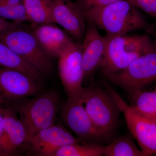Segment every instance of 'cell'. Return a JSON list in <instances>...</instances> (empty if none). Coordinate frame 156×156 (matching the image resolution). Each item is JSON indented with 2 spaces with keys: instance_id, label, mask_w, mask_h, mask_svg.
I'll list each match as a JSON object with an SVG mask.
<instances>
[{
  "instance_id": "obj_3",
  "label": "cell",
  "mask_w": 156,
  "mask_h": 156,
  "mask_svg": "<svg viewBox=\"0 0 156 156\" xmlns=\"http://www.w3.org/2000/svg\"><path fill=\"white\" fill-rule=\"evenodd\" d=\"M106 44L100 66L105 76L125 69L141 55L155 48L146 35H122L105 37Z\"/></svg>"
},
{
  "instance_id": "obj_27",
  "label": "cell",
  "mask_w": 156,
  "mask_h": 156,
  "mask_svg": "<svg viewBox=\"0 0 156 156\" xmlns=\"http://www.w3.org/2000/svg\"><path fill=\"white\" fill-rule=\"evenodd\" d=\"M128 1H129V2H130L132 3V4L134 5V2H135V0H128Z\"/></svg>"
},
{
  "instance_id": "obj_9",
  "label": "cell",
  "mask_w": 156,
  "mask_h": 156,
  "mask_svg": "<svg viewBox=\"0 0 156 156\" xmlns=\"http://www.w3.org/2000/svg\"><path fill=\"white\" fill-rule=\"evenodd\" d=\"M58 112L64 125L84 143L101 144L110 137L94 125L82 101L66 100L61 104Z\"/></svg>"
},
{
  "instance_id": "obj_23",
  "label": "cell",
  "mask_w": 156,
  "mask_h": 156,
  "mask_svg": "<svg viewBox=\"0 0 156 156\" xmlns=\"http://www.w3.org/2000/svg\"><path fill=\"white\" fill-rule=\"evenodd\" d=\"M134 5L156 19V0H135Z\"/></svg>"
},
{
  "instance_id": "obj_4",
  "label": "cell",
  "mask_w": 156,
  "mask_h": 156,
  "mask_svg": "<svg viewBox=\"0 0 156 156\" xmlns=\"http://www.w3.org/2000/svg\"><path fill=\"white\" fill-rule=\"evenodd\" d=\"M0 41L31 65L44 77L52 74L51 58L42 49L31 27H25L20 23L2 34Z\"/></svg>"
},
{
  "instance_id": "obj_20",
  "label": "cell",
  "mask_w": 156,
  "mask_h": 156,
  "mask_svg": "<svg viewBox=\"0 0 156 156\" xmlns=\"http://www.w3.org/2000/svg\"><path fill=\"white\" fill-rule=\"evenodd\" d=\"M104 147L96 144H68L60 147L54 156H101L103 155Z\"/></svg>"
},
{
  "instance_id": "obj_18",
  "label": "cell",
  "mask_w": 156,
  "mask_h": 156,
  "mask_svg": "<svg viewBox=\"0 0 156 156\" xmlns=\"http://www.w3.org/2000/svg\"><path fill=\"white\" fill-rule=\"evenodd\" d=\"M103 155L105 156H143L130 136L117 138L104 147Z\"/></svg>"
},
{
  "instance_id": "obj_14",
  "label": "cell",
  "mask_w": 156,
  "mask_h": 156,
  "mask_svg": "<svg viewBox=\"0 0 156 156\" xmlns=\"http://www.w3.org/2000/svg\"><path fill=\"white\" fill-rule=\"evenodd\" d=\"M105 37L101 35L98 29L87 22L82 49V65L84 71L83 83L90 80L100 68L105 51Z\"/></svg>"
},
{
  "instance_id": "obj_6",
  "label": "cell",
  "mask_w": 156,
  "mask_h": 156,
  "mask_svg": "<svg viewBox=\"0 0 156 156\" xmlns=\"http://www.w3.org/2000/svg\"><path fill=\"white\" fill-rule=\"evenodd\" d=\"M105 89L110 93L124 115L129 131L138 143L143 156L156 154V119L140 112L124 101L108 83Z\"/></svg>"
},
{
  "instance_id": "obj_21",
  "label": "cell",
  "mask_w": 156,
  "mask_h": 156,
  "mask_svg": "<svg viewBox=\"0 0 156 156\" xmlns=\"http://www.w3.org/2000/svg\"><path fill=\"white\" fill-rule=\"evenodd\" d=\"M0 17L3 19L22 23L27 21V16L23 4L16 6L9 5L0 3Z\"/></svg>"
},
{
  "instance_id": "obj_25",
  "label": "cell",
  "mask_w": 156,
  "mask_h": 156,
  "mask_svg": "<svg viewBox=\"0 0 156 156\" xmlns=\"http://www.w3.org/2000/svg\"><path fill=\"white\" fill-rule=\"evenodd\" d=\"M5 105L0 102V136L2 134L3 131V122L4 118V108Z\"/></svg>"
},
{
  "instance_id": "obj_1",
  "label": "cell",
  "mask_w": 156,
  "mask_h": 156,
  "mask_svg": "<svg viewBox=\"0 0 156 156\" xmlns=\"http://www.w3.org/2000/svg\"><path fill=\"white\" fill-rule=\"evenodd\" d=\"M87 22L109 36L146 29L147 24L137 8L128 0H119L83 12Z\"/></svg>"
},
{
  "instance_id": "obj_16",
  "label": "cell",
  "mask_w": 156,
  "mask_h": 156,
  "mask_svg": "<svg viewBox=\"0 0 156 156\" xmlns=\"http://www.w3.org/2000/svg\"><path fill=\"white\" fill-rule=\"evenodd\" d=\"M0 67L17 70L42 83L44 79L38 71L0 41Z\"/></svg>"
},
{
  "instance_id": "obj_22",
  "label": "cell",
  "mask_w": 156,
  "mask_h": 156,
  "mask_svg": "<svg viewBox=\"0 0 156 156\" xmlns=\"http://www.w3.org/2000/svg\"><path fill=\"white\" fill-rule=\"evenodd\" d=\"M119 0H76L75 2L82 12L101 7Z\"/></svg>"
},
{
  "instance_id": "obj_11",
  "label": "cell",
  "mask_w": 156,
  "mask_h": 156,
  "mask_svg": "<svg viewBox=\"0 0 156 156\" xmlns=\"http://www.w3.org/2000/svg\"><path fill=\"white\" fill-rule=\"evenodd\" d=\"M44 90L42 83L26 74L0 67V102L11 105L25 98L37 95Z\"/></svg>"
},
{
  "instance_id": "obj_28",
  "label": "cell",
  "mask_w": 156,
  "mask_h": 156,
  "mask_svg": "<svg viewBox=\"0 0 156 156\" xmlns=\"http://www.w3.org/2000/svg\"><path fill=\"white\" fill-rule=\"evenodd\" d=\"M154 155H155V156H156V154H155Z\"/></svg>"
},
{
  "instance_id": "obj_24",
  "label": "cell",
  "mask_w": 156,
  "mask_h": 156,
  "mask_svg": "<svg viewBox=\"0 0 156 156\" xmlns=\"http://www.w3.org/2000/svg\"><path fill=\"white\" fill-rule=\"evenodd\" d=\"M18 24L20 23L9 21L0 17V35L9 29L12 28Z\"/></svg>"
},
{
  "instance_id": "obj_10",
  "label": "cell",
  "mask_w": 156,
  "mask_h": 156,
  "mask_svg": "<svg viewBox=\"0 0 156 156\" xmlns=\"http://www.w3.org/2000/svg\"><path fill=\"white\" fill-rule=\"evenodd\" d=\"M84 143L74 136L60 124L45 128L27 140L21 152L35 156H54L56 151L64 146Z\"/></svg>"
},
{
  "instance_id": "obj_8",
  "label": "cell",
  "mask_w": 156,
  "mask_h": 156,
  "mask_svg": "<svg viewBox=\"0 0 156 156\" xmlns=\"http://www.w3.org/2000/svg\"><path fill=\"white\" fill-rule=\"evenodd\" d=\"M57 58L58 75L67 100L81 101L84 88L81 44L74 42Z\"/></svg>"
},
{
  "instance_id": "obj_17",
  "label": "cell",
  "mask_w": 156,
  "mask_h": 156,
  "mask_svg": "<svg viewBox=\"0 0 156 156\" xmlns=\"http://www.w3.org/2000/svg\"><path fill=\"white\" fill-rule=\"evenodd\" d=\"M28 22L32 26L54 23L52 0H23Z\"/></svg>"
},
{
  "instance_id": "obj_13",
  "label": "cell",
  "mask_w": 156,
  "mask_h": 156,
  "mask_svg": "<svg viewBox=\"0 0 156 156\" xmlns=\"http://www.w3.org/2000/svg\"><path fill=\"white\" fill-rule=\"evenodd\" d=\"M27 139L26 130L17 112L12 106L5 105L0 156L19 155Z\"/></svg>"
},
{
  "instance_id": "obj_2",
  "label": "cell",
  "mask_w": 156,
  "mask_h": 156,
  "mask_svg": "<svg viewBox=\"0 0 156 156\" xmlns=\"http://www.w3.org/2000/svg\"><path fill=\"white\" fill-rule=\"evenodd\" d=\"M61 104L59 95L55 90H43L37 95L23 98L10 106L15 110L24 125L27 140L37 132L55 124Z\"/></svg>"
},
{
  "instance_id": "obj_12",
  "label": "cell",
  "mask_w": 156,
  "mask_h": 156,
  "mask_svg": "<svg viewBox=\"0 0 156 156\" xmlns=\"http://www.w3.org/2000/svg\"><path fill=\"white\" fill-rule=\"evenodd\" d=\"M53 14L56 23L81 44L86 31L87 21L83 12L71 0H52Z\"/></svg>"
},
{
  "instance_id": "obj_26",
  "label": "cell",
  "mask_w": 156,
  "mask_h": 156,
  "mask_svg": "<svg viewBox=\"0 0 156 156\" xmlns=\"http://www.w3.org/2000/svg\"><path fill=\"white\" fill-rule=\"evenodd\" d=\"M1 4L11 6L18 5L23 4V0H0Z\"/></svg>"
},
{
  "instance_id": "obj_7",
  "label": "cell",
  "mask_w": 156,
  "mask_h": 156,
  "mask_svg": "<svg viewBox=\"0 0 156 156\" xmlns=\"http://www.w3.org/2000/svg\"><path fill=\"white\" fill-rule=\"evenodd\" d=\"M131 95L156 81V50L141 55L125 69L105 76Z\"/></svg>"
},
{
  "instance_id": "obj_19",
  "label": "cell",
  "mask_w": 156,
  "mask_h": 156,
  "mask_svg": "<svg viewBox=\"0 0 156 156\" xmlns=\"http://www.w3.org/2000/svg\"><path fill=\"white\" fill-rule=\"evenodd\" d=\"M129 96L131 105L144 114L156 119V87L152 91L141 89Z\"/></svg>"
},
{
  "instance_id": "obj_5",
  "label": "cell",
  "mask_w": 156,
  "mask_h": 156,
  "mask_svg": "<svg viewBox=\"0 0 156 156\" xmlns=\"http://www.w3.org/2000/svg\"><path fill=\"white\" fill-rule=\"evenodd\" d=\"M81 101L94 125L110 137L122 113L110 93L92 84L84 87Z\"/></svg>"
},
{
  "instance_id": "obj_15",
  "label": "cell",
  "mask_w": 156,
  "mask_h": 156,
  "mask_svg": "<svg viewBox=\"0 0 156 156\" xmlns=\"http://www.w3.org/2000/svg\"><path fill=\"white\" fill-rule=\"evenodd\" d=\"M31 27L42 49L51 58H58L62 52L75 42L56 23H45Z\"/></svg>"
}]
</instances>
